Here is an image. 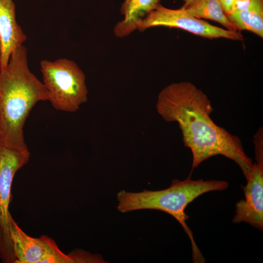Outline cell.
Masks as SVG:
<instances>
[{
    "instance_id": "obj_1",
    "label": "cell",
    "mask_w": 263,
    "mask_h": 263,
    "mask_svg": "<svg viewBox=\"0 0 263 263\" xmlns=\"http://www.w3.org/2000/svg\"><path fill=\"white\" fill-rule=\"evenodd\" d=\"M156 109L164 120L179 125L184 145L192 154V169L221 155L234 161L248 178L253 164L251 159L237 136L212 121L210 101L195 85L183 81L168 85L158 94Z\"/></svg>"
},
{
    "instance_id": "obj_2",
    "label": "cell",
    "mask_w": 263,
    "mask_h": 263,
    "mask_svg": "<svg viewBox=\"0 0 263 263\" xmlns=\"http://www.w3.org/2000/svg\"><path fill=\"white\" fill-rule=\"evenodd\" d=\"M49 93L30 71L27 50L23 45L12 53L6 68L0 72V137L1 144L29 151L23 128L38 102L49 100Z\"/></svg>"
},
{
    "instance_id": "obj_3",
    "label": "cell",
    "mask_w": 263,
    "mask_h": 263,
    "mask_svg": "<svg viewBox=\"0 0 263 263\" xmlns=\"http://www.w3.org/2000/svg\"><path fill=\"white\" fill-rule=\"evenodd\" d=\"M228 187V184L225 181L194 180L189 175L183 181L173 180L170 186L163 190H144L139 192L120 191L117 194V209L123 213L140 209H155L171 215L181 225L191 242L193 262L204 263L205 259L187 224L189 216L185 210L189 203L203 194L223 191Z\"/></svg>"
},
{
    "instance_id": "obj_4",
    "label": "cell",
    "mask_w": 263,
    "mask_h": 263,
    "mask_svg": "<svg viewBox=\"0 0 263 263\" xmlns=\"http://www.w3.org/2000/svg\"><path fill=\"white\" fill-rule=\"evenodd\" d=\"M40 65L49 101L56 110L75 112L87 101L85 74L74 61L65 58L42 60Z\"/></svg>"
},
{
    "instance_id": "obj_5",
    "label": "cell",
    "mask_w": 263,
    "mask_h": 263,
    "mask_svg": "<svg viewBox=\"0 0 263 263\" xmlns=\"http://www.w3.org/2000/svg\"><path fill=\"white\" fill-rule=\"evenodd\" d=\"M30 156L29 151H21L0 144V259L4 263H15L16 261L9 232L11 188L16 172L28 162Z\"/></svg>"
},
{
    "instance_id": "obj_6",
    "label": "cell",
    "mask_w": 263,
    "mask_h": 263,
    "mask_svg": "<svg viewBox=\"0 0 263 263\" xmlns=\"http://www.w3.org/2000/svg\"><path fill=\"white\" fill-rule=\"evenodd\" d=\"M157 26L177 28L210 39L224 38L233 40H244V37L240 31L229 30L213 25L189 15L181 7L172 9L160 4L138 23L137 30L143 32L150 28Z\"/></svg>"
},
{
    "instance_id": "obj_7",
    "label": "cell",
    "mask_w": 263,
    "mask_h": 263,
    "mask_svg": "<svg viewBox=\"0 0 263 263\" xmlns=\"http://www.w3.org/2000/svg\"><path fill=\"white\" fill-rule=\"evenodd\" d=\"M247 184L242 186L244 199L237 203L234 224L244 222L256 228L263 229V153H255Z\"/></svg>"
},
{
    "instance_id": "obj_8",
    "label": "cell",
    "mask_w": 263,
    "mask_h": 263,
    "mask_svg": "<svg viewBox=\"0 0 263 263\" xmlns=\"http://www.w3.org/2000/svg\"><path fill=\"white\" fill-rule=\"evenodd\" d=\"M9 232L15 263H41L50 253L55 241L46 235L38 238L28 235L11 216Z\"/></svg>"
},
{
    "instance_id": "obj_9",
    "label": "cell",
    "mask_w": 263,
    "mask_h": 263,
    "mask_svg": "<svg viewBox=\"0 0 263 263\" xmlns=\"http://www.w3.org/2000/svg\"><path fill=\"white\" fill-rule=\"evenodd\" d=\"M26 39L16 20L14 2L0 0V72L6 68L12 53Z\"/></svg>"
},
{
    "instance_id": "obj_10",
    "label": "cell",
    "mask_w": 263,
    "mask_h": 263,
    "mask_svg": "<svg viewBox=\"0 0 263 263\" xmlns=\"http://www.w3.org/2000/svg\"><path fill=\"white\" fill-rule=\"evenodd\" d=\"M160 0H124L120 8L123 19L114 26V35L122 38L137 30L138 23L160 4Z\"/></svg>"
},
{
    "instance_id": "obj_11",
    "label": "cell",
    "mask_w": 263,
    "mask_h": 263,
    "mask_svg": "<svg viewBox=\"0 0 263 263\" xmlns=\"http://www.w3.org/2000/svg\"><path fill=\"white\" fill-rule=\"evenodd\" d=\"M227 16L238 31H248L263 38V0H250L246 6Z\"/></svg>"
},
{
    "instance_id": "obj_12",
    "label": "cell",
    "mask_w": 263,
    "mask_h": 263,
    "mask_svg": "<svg viewBox=\"0 0 263 263\" xmlns=\"http://www.w3.org/2000/svg\"><path fill=\"white\" fill-rule=\"evenodd\" d=\"M181 8L195 18L210 19L221 24L227 30L238 31L223 10L218 0H193L184 4Z\"/></svg>"
},
{
    "instance_id": "obj_13",
    "label": "cell",
    "mask_w": 263,
    "mask_h": 263,
    "mask_svg": "<svg viewBox=\"0 0 263 263\" xmlns=\"http://www.w3.org/2000/svg\"><path fill=\"white\" fill-rule=\"evenodd\" d=\"M250 0H218L223 10L227 16L233 11L246 6Z\"/></svg>"
},
{
    "instance_id": "obj_14",
    "label": "cell",
    "mask_w": 263,
    "mask_h": 263,
    "mask_svg": "<svg viewBox=\"0 0 263 263\" xmlns=\"http://www.w3.org/2000/svg\"><path fill=\"white\" fill-rule=\"evenodd\" d=\"M192 0H183V1L184 2V4H187L190 2Z\"/></svg>"
},
{
    "instance_id": "obj_15",
    "label": "cell",
    "mask_w": 263,
    "mask_h": 263,
    "mask_svg": "<svg viewBox=\"0 0 263 263\" xmlns=\"http://www.w3.org/2000/svg\"><path fill=\"white\" fill-rule=\"evenodd\" d=\"M1 230L0 228V252L1 250Z\"/></svg>"
},
{
    "instance_id": "obj_16",
    "label": "cell",
    "mask_w": 263,
    "mask_h": 263,
    "mask_svg": "<svg viewBox=\"0 0 263 263\" xmlns=\"http://www.w3.org/2000/svg\"><path fill=\"white\" fill-rule=\"evenodd\" d=\"M1 143V139H0V144Z\"/></svg>"
}]
</instances>
